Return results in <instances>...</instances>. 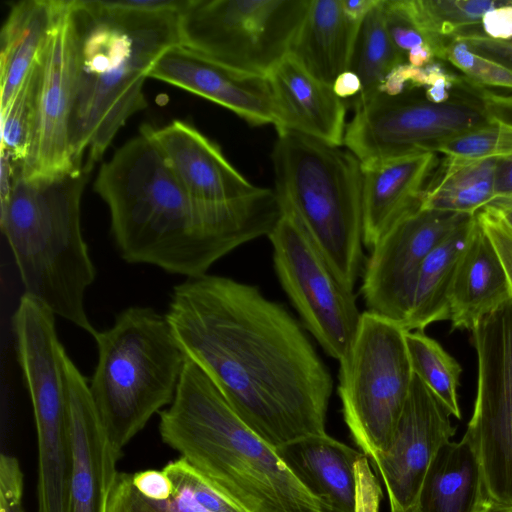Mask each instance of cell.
Here are the masks:
<instances>
[{
	"mask_svg": "<svg viewBox=\"0 0 512 512\" xmlns=\"http://www.w3.org/2000/svg\"><path fill=\"white\" fill-rule=\"evenodd\" d=\"M159 415L163 442L243 511L328 512L191 360Z\"/></svg>",
	"mask_w": 512,
	"mask_h": 512,
	"instance_id": "cell-4",
	"label": "cell"
},
{
	"mask_svg": "<svg viewBox=\"0 0 512 512\" xmlns=\"http://www.w3.org/2000/svg\"><path fill=\"white\" fill-rule=\"evenodd\" d=\"M328 512H377V486L367 456L327 433L275 448Z\"/></svg>",
	"mask_w": 512,
	"mask_h": 512,
	"instance_id": "cell-16",
	"label": "cell"
},
{
	"mask_svg": "<svg viewBox=\"0 0 512 512\" xmlns=\"http://www.w3.org/2000/svg\"><path fill=\"white\" fill-rule=\"evenodd\" d=\"M469 217L440 241L420 268L412 306L403 328L423 331L430 324L449 320V296L460 260L476 225Z\"/></svg>",
	"mask_w": 512,
	"mask_h": 512,
	"instance_id": "cell-27",
	"label": "cell"
},
{
	"mask_svg": "<svg viewBox=\"0 0 512 512\" xmlns=\"http://www.w3.org/2000/svg\"><path fill=\"white\" fill-rule=\"evenodd\" d=\"M405 335L400 324L365 311L339 361L343 417L371 461L386 451L411 389L414 372Z\"/></svg>",
	"mask_w": 512,
	"mask_h": 512,
	"instance_id": "cell-8",
	"label": "cell"
},
{
	"mask_svg": "<svg viewBox=\"0 0 512 512\" xmlns=\"http://www.w3.org/2000/svg\"><path fill=\"white\" fill-rule=\"evenodd\" d=\"M434 152L361 165L363 244L372 249L399 220L420 208L421 195L438 166Z\"/></svg>",
	"mask_w": 512,
	"mask_h": 512,
	"instance_id": "cell-21",
	"label": "cell"
},
{
	"mask_svg": "<svg viewBox=\"0 0 512 512\" xmlns=\"http://www.w3.org/2000/svg\"><path fill=\"white\" fill-rule=\"evenodd\" d=\"M454 39L463 41L473 52L512 69V39H491L483 34L480 25L461 29Z\"/></svg>",
	"mask_w": 512,
	"mask_h": 512,
	"instance_id": "cell-38",
	"label": "cell"
},
{
	"mask_svg": "<svg viewBox=\"0 0 512 512\" xmlns=\"http://www.w3.org/2000/svg\"><path fill=\"white\" fill-rule=\"evenodd\" d=\"M346 15L356 22H362L380 0H341Z\"/></svg>",
	"mask_w": 512,
	"mask_h": 512,
	"instance_id": "cell-41",
	"label": "cell"
},
{
	"mask_svg": "<svg viewBox=\"0 0 512 512\" xmlns=\"http://www.w3.org/2000/svg\"><path fill=\"white\" fill-rule=\"evenodd\" d=\"M360 23L346 15L341 0H310L288 55L332 87L349 70Z\"/></svg>",
	"mask_w": 512,
	"mask_h": 512,
	"instance_id": "cell-23",
	"label": "cell"
},
{
	"mask_svg": "<svg viewBox=\"0 0 512 512\" xmlns=\"http://www.w3.org/2000/svg\"><path fill=\"white\" fill-rule=\"evenodd\" d=\"M76 88L70 127L74 164L93 168L118 131L147 106L155 61L179 45V14L124 11L106 0H71Z\"/></svg>",
	"mask_w": 512,
	"mask_h": 512,
	"instance_id": "cell-3",
	"label": "cell"
},
{
	"mask_svg": "<svg viewBox=\"0 0 512 512\" xmlns=\"http://www.w3.org/2000/svg\"><path fill=\"white\" fill-rule=\"evenodd\" d=\"M275 106L277 134L292 131L341 146L346 106L332 87L321 82L291 56L268 74Z\"/></svg>",
	"mask_w": 512,
	"mask_h": 512,
	"instance_id": "cell-20",
	"label": "cell"
},
{
	"mask_svg": "<svg viewBox=\"0 0 512 512\" xmlns=\"http://www.w3.org/2000/svg\"><path fill=\"white\" fill-rule=\"evenodd\" d=\"M165 317L186 358L271 446L326 433L331 374L283 305L205 274L173 288Z\"/></svg>",
	"mask_w": 512,
	"mask_h": 512,
	"instance_id": "cell-1",
	"label": "cell"
},
{
	"mask_svg": "<svg viewBox=\"0 0 512 512\" xmlns=\"http://www.w3.org/2000/svg\"><path fill=\"white\" fill-rule=\"evenodd\" d=\"M404 63H407L405 57L387 32L383 0H380L360 23L349 66L362 85L357 100H366L380 92L386 76Z\"/></svg>",
	"mask_w": 512,
	"mask_h": 512,
	"instance_id": "cell-29",
	"label": "cell"
},
{
	"mask_svg": "<svg viewBox=\"0 0 512 512\" xmlns=\"http://www.w3.org/2000/svg\"><path fill=\"white\" fill-rule=\"evenodd\" d=\"M471 332L477 389L464 436L480 459L489 498L512 506V299Z\"/></svg>",
	"mask_w": 512,
	"mask_h": 512,
	"instance_id": "cell-12",
	"label": "cell"
},
{
	"mask_svg": "<svg viewBox=\"0 0 512 512\" xmlns=\"http://www.w3.org/2000/svg\"><path fill=\"white\" fill-rule=\"evenodd\" d=\"M95 191L107 204L121 257L195 278L235 248L268 236L280 215L269 188L213 207L196 205L143 131L100 168Z\"/></svg>",
	"mask_w": 512,
	"mask_h": 512,
	"instance_id": "cell-2",
	"label": "cell"
},
{
	"mask_svg": "<svg viewBox=\"0 0 512 512\" xmlns=\"http://www.w3.org/2000/svg\"><path fill=\"white\" fill-rule=\"evenodd\" d=\"M163 469L172 486L170 492L160 498L141 494L132 484L130 473L117 472L106 512H245L184 458L170 461Z\"/></svg>",
	"mask_w": 512,
	"mask_h": 512,
	"instance_id": "cell-26",
	"label": "cell"
},
{
	"mask_svg": "<svg viewBox=\"0 0 512 512\" xmlns=\"http://www.w3.org/2000/svg\"><path fill=\"white\" fill-rule=\"evenodd\" d=\"M280 205L281 215L267 236L277 277L304 326L329 356L340 361L362 313L353 290L337 276L296 213Z\"/></svg>",
	"mask_w": 512,
	"mask_h": 512,
	"instance_id": "cell-11",
	"label": "cell"
},
{
	"mask_svg": "<svg viewBox=\"0 0 512 512\" xmlns=\"http://www.w3.org/2000/svg\"><path fill=\"white\" fill-rule=\"evenodd\" d=\"M65 371L72 450L68 512H106L119 458L100 422L89 385L69 357Z\"/></svg>",
	"mask_w": 512,
	"mask_h": 512,
	"instance_id": "cell-17",
	"label": "cell"
},
{
	"mask_svg": "<svg viewBox=\"0 0 512 512\" xmlns=\"http://www.w3.org/2000/svg\"><path fill=\"white\" fill-rule=\"evenodd\" d=\"M24 478L16 457L0 456V512H25L23 506Z\"/></svg>",
	"mask_w": 512,
	"mask_h": 512,
	"instance_id": "cell-36",
	"label": "cell"
},
{
	"mask_svg": "<svg viewBox=\"0 0 512 512\" xmlns=\"http://www.w3.org/2000/svg\"><path fill=\"white\" fill-rule=\"evenodd\" d=\"M476 217L501 260L512 291V229L492 206L480 210Z\"/></svg>",
	"mask_w": 512,
	"mask_h": 512,
	"instance_id": "cell-35",
	"label": "cell"
},
{
	"mask_svg": "<svg viewBox=\"0 0 512 512\" xmlns=\"http://www.w3.org/2000/svg\"><path fill=\"white\" fill-rule=\"evenodd\" d=\"M63 1L23 0L11 7L0 37L1 108L38 64Z\"/></svg>",
	"mask_w": 512,
	"mask_h": 512,
	"instance_id": "cell-25",
	"label": "cell"
},
{
	"mask_svg": "<svg viewBox=\"0 0 512 512\" xmlns=\"http://www.w3.org/2000/svg\"><path fill=\"white\" fill-rule=\"evenodd\" d=\"M489 101L498 118L512 122V95L493 92ZM507 201H512V157L497 160L495 199L491 205Z\"/></svg>",
	"mask_w": 512,
	"mask_h": 512,
	"instance_id": "cell-37",
	"label": "cell"
},
{
	"mask_svg": "<svg viewBox=\"0 0 512 512\" xmlns=\"http://www.w3.org/2000/svg\"><path fill=\"white\" fill-rule=\"evenodd\" d=\"M444 156L433 174L446 175L486 160L512 157V122L494 117L487 125L446 139L434 148Z\"/></svg>",
	"mask_w": 512,
	"mask_h": 512,
	"instance_id": "cell-31",
	"label": "cell"
},
{
	"mask_svg": "<svg viewBox=\"0 0 512 512\" xmlns=\"http://www.w3.org/2000/svg\"><path fill=\"white\" fill-rule=\"evenodd\" d=\"M444 62L453 65L462 76L478 86L512 91V69L473 52L463 41L454 39L449 43Z\"/></svg>",
	"mask_w": 512,
	"mask_h": 512,
	"instance_id": "cell-33",
	"label": "cell"
},
{
	"mask_svg": "<svg viewBox=\"0 0 512 512\" xmlns=\"http://www.w3.org/2000/svg\"><path fill=\"white\" fill-rule=\"evenodd\" d=\"M75 88V27L71 0H64L39 61L34 127L21 169L23 179H51L80 169L70 147Z\"/></svg>",
	"mask_w": 512,
	"mask_h": 512,
	"instance_id": "cell-13",
	"label": "cell"
},
{
	"mask_svg": "<svg viewBox=\"0 0 512 512\" xmlns=\"http://www.w3.org/2000/svg\"><path fill=\"white\" fill-rule=\"evenodd\" d=\"M140 130L152 139L198 206L233 201L259 189L231 165L216 143L184 121L161 128L144 125Z\"/></svg>",
	"mask_w": 512,
	"mask_h": 512,
	"instance_id": "cell-19",
	"label": "cell"
},
{
	"mask_svg": "<svg viewBox=\"0 0 512 512\" xmlns=\"http://www.w3.org/2000/svg\"><path fill=\"white\" fill-rule=\"evenodd\" d=\"M149 78L213 101L252 126L275 124L273 94L265 75L221 66L176 45L155 61Z\"/></svg>",
	"mask_w": 512,
	"mask_h": 512,
	"instance_id": "cell-18",
	"label": "cell"
},
{
	"mask_svg": "<svg viewBox=\"0 0 512 512\" xmlns=\"http://www.w3.org/2000/svg\"><path fill=\"white\" fill-rule=\"evenodd\" d=\"M387 32L396 49L405 57L415 47L427 44L426 38L412 21L405 0H383Z\"/></svg>",
	"mask_w": 512,
	"mask_h": 512,
	"instance_id": "cell-34",
	"label": "cell"
},
{
	"mask_svg": "<svg viewBox=\"0 0 512 512\" xmlns=\"http://www.w3.org/2000/svg\"><path fill=\"white\" fill-rule=\"evenodd\" d=\"M434 60V53L428 44L415 47L407 53V63L414 67L422 68Z\"/></svg>",
	"mask_w": 512,
	"mask_h": 512,
	"instance_id": "cell-42",
	"label": "cell"
},
{
	"mask_svg": "<svg viewBox=\"0 0 512 512\" xmlns=\"http://www.w3.org/2000/svg\"><path fill=\"white\" fill-rule=\"evenodd\" d=\"M98 361L89 390L118 456L149 419L174 399L186 362L165 315L133 306L94 336Z\"/></svg>",
	"mask_w": 512,
	"mask_h": 512,
	"instance_id": "cell-6",
	"label": "cell"
},
{
	"mask_svg": "<svg viewBox=\"0 0 512 512\" xmlns=\"http://www.w3.org/2000/svg\"><path fill=\"white\" fill-rule=\"evenodd\" d=\"M469 217L419 208L394 224L370 249L365 264L361 293L367 311L403 327L423 261Z\"/></svg>",
	"mask_w": 512,
	"mask_h": 512,
	"instance_id": "cell-14",
	"label": "cell"
},
{
	"mask_svg": "<svg viewBox=\"0 0 512 512\" xmlns=\"http://www.w3.org/2000/svg\"><path fill=\"white\" fill-rule=\"evenodd\" d=\"M38 80L39 62L7 105L0 108L1 150L21 169L33 134Z\"/></svg>",
	"mask_w": 512,
	"mask_h": 512,
	"instance_id": "cell-32",
	"label": "cell"
},
{
	"mask_svg": "<svg viewBox=\"0 0 512 512\" xmlns=\"http://www.w3.org/2000/svg\"><path fill=\"white\" fill-rule=\"evenodd\" d=\"M361 81L351 70L341 73L332 85L334 93L340 98H348L361 92Z\"/></svg>",
	"mask_w": 512,
	"mask_h": 512,
	"instance_id": "cell-40",
	"label": "cell"
},
{
	"mask_svg": "<svg viewBox=\"0 0 512 512\" xmlns=\"http://www.w3.org/2000/svg\"><path fill=\"white\" fill-rule=\"evenodd\" d=\"M405 337L413 372L448 412L460 419L458 388L462 373L461 365L423 331H406Z\"/></svg>",
	"mask_w": 512,
	"mask_h": 512,
	"instance_id": "cell-30",
	"label": "cell"
},
{
	"mask_svg": "<svg viewBox=\"0 0 512 512\" xmlns=\"http://www.w3.org/2000/svg\"><path fill=\"white\" fill-rule=\"evenodd\" d=\"M310 0H189L179 46L221 66L267 74L286 56Z\"/></svg>",
	"mask_w": 512,
	"mask_h": 512,
	"instance_id": "cell-10",
	"label": "cell"
},
{
	"mask_svg": "<svg viewBox=\"0 0 512 512\" xmlns=\"http://www.w3.org/2000/svg\"><path fill=\"white\" fill-rule=\"evenodd\" d=\"M488 499L480 459L463 436L438 449L423 480L416 512H482Z\"/></svg>",
	"mask_w": 512,
	"mask_h": 512,
	"instance_id": "cell-24",
	"label": "cell"
},
{
	"mask_svg": "<svg viewBox=\"0 0 512 512\" xmlns=\"http://www.w3.org/2000/svg\"><path fill=\"white\" fill-rule=\"evenodd\" d=\"M450 413L414 373L389 445L372 465L385 486L390 512H416L419 492L435 454L455 434Z\"/></svg>",
	"mask_w": 512,
	"mask_h": 512,
	"instance_id": "cell-15",
	"label": "cell"
},
{
	"mask_svg": "<svg viewBox=\"0 0 512 512\" xmlns=\"http://www.w3.org/2000/svg\"><path fill=\"white\" fill-rule=\"evenodd\" d=\"M482 512H512V506L498 503L492 499H488Z\"/></svg>",
	"mask_w": 512,
	"mask_h": 512,
	"instance_id": "cell-44",
	"label": "cell"
},
{
	"mask_svg": "<svg viewBox=\"0 0 512 512\" xmlns=\"http://www.w3.org/2000/svg\"><path fill=\"white\" fill-rule=\"evenodd\" d=\"M92 168L42 180L17 178L0 207L5 236L25 293L93 338L98 332L84 307L96 272L81 230V198Z\"/></svg>",
	"mask_w": 512,
	"mask_h": 512,
	"instance_id": "cell-5",
	"label": "cell"
},
{
	"mask_svg": "<svg viewBox=\"0 0 512 512\" xmlns=\"http://www.w3.org/2000/svg\"><path fill=\"white\" fill-rule=\"evenodd\" d=\"M271 157L279 201L353 290L362 263L361 163L340 146L292 131L278 134Z\"/></svg>",
	"mask_w": 512,
	"mask_h": 512,
	"instance_id": "cell-7",
	"label": "cell"
},
{
	"mask_svg": "<svg viewBox=\"0 0 512 512\" xmlns=\"http://www.w3.org/2000/svg\"><path fill=\"white\" fill-rule=\"evenodd\" d=\"M414 90L397 96L378 92L356 100L343 144L361 165L434 152L442 141L485 126L495 117L480 86L464 76L445 103H432Z\"/></svg>",
	"mask_w": 512,
	"mask_h": 512,
	"instance_id": "cell-9",
	"label": "cell"
},
{
	"mask_svg": "<svg viewBox=\"0 0 512 512\" xmlns=\"http://www.w3.org/2000/svg\"><path fill=\"white\" fill-rule=\"evenodd\" d=\"M484 35L494 40L512 39V0L488 11L480 23Z\"/></svg>",
	"mask_w": 512,
	"mask_h": 512,
	"instance_id": "cell-39",
	"label": "cell"
},
{
	"mask_svg": "<svg viewBox=\"0 0 512 512\" xmlns=\"http://www.w3.org/2000/svg\"><path fill=\"white\" fill-rule=\"evenodd\" d=\"M510 299L512 291L501 260L477 220L450 290L451 329L471 331Z\"/></svg>",
	"mask_w": 512,
	"mask_h": 512,
	"instance_id": "cell-22",
	"label": "cell"
},
{
	"mask_svg": "<svg viewBox=\"0 0 512 512\" xmlns=\"http://www.w3.org/2000/svg\"><path fill=\"white\" fill-rule=\"evenodd\" d=\"M496 163L486 160L446 175L432 174L422 192L420 209L476 215L495 199Z\"/></svg>",
	"mask_w": 512,
	"mask_h": 512,
	"instance_id": "cell-28",
	"label": "cell"
},
{
	"mask_svg": "<svg viewBox=\"0 0 512 512\" xmlns=\"http://www.w3.org/2000/svg\"><path fill=\"white\" fill-rule=\"evenodd\" d=\"M502 216L507 225L512 229V201L491 205Z\"/></svg>",
	"mask_w": 512,
	"mask_h": 512,
	"instance_id": "cell-43",
	"label": "cell"
}]
</instances>
